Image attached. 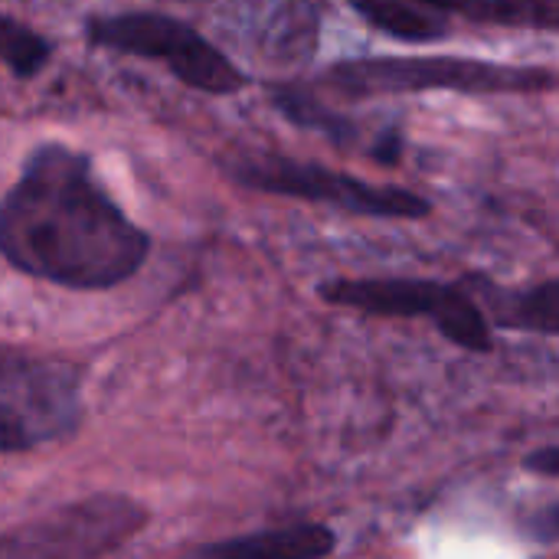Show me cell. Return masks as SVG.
I'll return each instance as SVG.
<instances>
[{
    "label": "cell",
    "mask_w": 559,
    "mask_h": 559,
    "mask_svg": "<svg viewBox=\"0 0 559 559\" xmlns=\"http://www.w3.org/2000/svg\"><path fill=\"white\" fill-rule=\"evenodd\" d=\"M147 252L151 236L111 200L92 157L69 144L33 147L0 197V255L23 275L105 292L128 282Z\"/></svg>",
    "instance_id": "1"
},
{
    "label": "cell",
    "mask_w": 559,
    "mask_h": 559,
    "mask_svg": "<svg viewBox=\"0 0 559 559\" xmlns=\"http://www.w3.org/2000/svg\"><path fill=\"white\" fill-rule=\"evenodd\" d=\"M324 85L347 98L426 88H449L462 95H527L554 92L557 79L550 69L498 66L462 56H370L334 62L324 75Z\"/></svg>",
    "instance_id": "2"
},
{
    "label": "cell",
    "mask_w": 559,
    "mask_h": 559,
    "mask_svg": "<svg viewBox=\"0 0 559 559\" xmlns=\"http://www.w3.org/2000/svg\"><path fill=\"white\" fill-rule=\"evenodd\" d=\"M82 36L95 49L151 59L170 69L177 82L203 95H236L249 85V75L200 29L167 13H108L85 16Z\"/></svg>",
    "instance_id": "3"
},
{
    "label": "cell",
    "mask_w": 559,
    "mask_h": 559,
    "mask_svg": "<svg viewBox=\"0 0 559 559\" xmlns=\"http://www.w3.org/2000/svg\"><path fill=\"white\" fill-rule=\"evenodd\" d=\"M82 423V373L52 357L0 354V455L29 452Z\"/></svg>",
    "instance_id": "4"
},
{
    "label": "cell",
    "mask_w": 559,
    "mask_h": 559,
    "mask_svg": "<svg viewBox=\"0 0 559 559\" xmlns=\"http://www.w3.org/2000/svg\"><path fill=\"white\" fill-rule=\"evenodd\" d=\"M328 305L354 308L380 318H426L459 347L488 354L495 347L491 324L478 301L445 282L426 278H337L318 288Z\"/></svg>",
    "instance_id": "5"
},
{
    "label": "cell",
    "mask_w": 559,
    "mask_h": 559,
    "mask_svg": "<svg viewBox=\"0 0 559 559\" xmlns=\"http://www.w3.org/2000/svg\"><path fill=\"white\" fill-rule=\"evenodd\" d=\"M233 177L242 187L275 193V197H292V200H308L321 206H334L354 216H383V219H423L432 213V203L413 190L403 187H377L360 177L321 167V164H305L292 160L282 154H262V157H242L233 167Z\"/></svg>",
    "instance_id": "6"
},
{
    "label": "cell",
    "mask_w": 559,
    "mask_h": 559,
    "mask_svg": "<svg viewBox=\"0 0 559 559\" xmlns=\"http://www.w3.org/2000/svg\"><path fill=\"white\" fill-rule=\"evenodd\" d=\"M147 524L144 504L95 495L0 534V559H102Z\"/></svg>",
    "instance_id": "7"
},
{
    "label": "cell",
    "mask_w": 559,
    "mask_h": 559,
    "mask_svg": "<svg viewBox=\"0 0 559 559\" xmlns=\"http://www.w3.org/2000/svg\"><path fill=\"white\" fill-rule=\"evenodd\" d=\"M334 544L337 540L324 524H298L213 544L190 559H324L334 550Z\"/></svg>",
    "instance_id": "8"
},
{
    "label": "cell",
    "mask_w": 559,
    "mask_h": 559,
    "mask_svg": "<svg viewBox=\"0 0 559 559\" xmlns=\"http://www.w3.org/2000/svg\"><path fill=\"white\" fill-rule=\"evenodd\" d=\"M426 13L442 20L462 16L481 26H504V29H544L554 33L559 23L557 0H406Z\"/></svg>",
    "instance_id": "9"
},
{
    "label": "cell",
    "mask_w": 559,
    "mask_h": 559,
    "mask_svg": "<svg viewBox=\"0 0 559 559\" xmlns=\"http://www.w3.org/2000/svg\"><path fill=\"white\" fill-rule=\"evenodd\" d=\"M354 10L377 29L403 43H436L449 36V20L426 13L406 0H350Z\"/></svg>",
    "instance_id": "10"
},
{
    "label": "cell",
    "mask_w": 559,
    "mask_h": 559,
    "mask_svg": "<svg viewBox=\"0 0 559 559\" xmlns=\"http://www.w3.org/2000/svg\"><path fill=\"white\" fill-rule=\"evenodd\" d=\"M485 292H488V308L495 311L498 324L557 334V282H544L527 292H498L485 285Z\"/></svg>",
    "instance_id": "11"
},
{
    "label": "cell",
    "mask_w": 559,
    "mask_h": 559,
    "mask_svg": "<svg viewBox=\"0 0 559 559\" xmlns=\"http://www.w3.org/2000/svg\"><path fill=\"white\" fill-rule=\"evenodd\" d=\"M52 59V43L26 23L0 13V62L20 79H36Z\"/></svg>",
    "instance_id": "12"
}]
</instances>
